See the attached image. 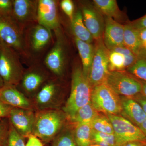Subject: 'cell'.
<instances>
[{"label": "cell", "instance_id": "6da1fadb", "mask_svg": "<svg viewBox=\"0 0 146 146\" xmlns=\"http://www.w3.org/2000/svg\"><path fill=\"white\" fill-rule=\"evenodd\" d=\"M24 36L31 64L42 62L53 43V31L36 23L24 29Z\"/></svg>", "mask_w": 146, "mask_h": 146}, {"label": "cell", "instance_id": "7a4b0ae2", "mask_svg": "<svg viewBox=\"0 0 146 146\" xmlns=\"http://www.w3.org/2000/svg\"><path fill=\"white\" fill-rule=\"evenodd\" d=\"M53 32V43L42 62L53 76L62 79L66 74L68 66V42L62 26Z\"/></svg>", "mask_w": 146, "mask_h": 146}, {"label": "cell", "instance_id": "3957f363", "mask_svg": "<svg viewBox=\"0 0 146 146\" xmlns=\"http://www.w3.org/2000/svg\"><path fill=\"white\" fill-rule=\"evenodd\" d=\"M71 91L63 111L70 119L80 108L91 102L92 87L79 65L74 66L72 73Z\"/></svg>", "mask_w": 146, "mask_h": 146}, {"label": "cell", "instance_id": "277c9868", "mask_svg": "<svg viewBox=\"0 0 146 146\" xmlns=\"http://www.w3.org/2000/svg\"><path fill=\"white\" fill-rule=\"evenodd\" d=\"M67 116L58 109L46 110L35 113L32 134L42 141L54 140L62 130Z\"/></svg>", "mask_w": 146, "mask_h": 146}, {"label": "cell", "instance_id": "5b68a950", "mask_svg": "<svg viewBox=\"0 0 146 146\" xmlns=\"http://www.w3.org/2000/svg\"><path fill=\"white\" fill-rule=\"evenodd\" d=\"M0 40L18 54L23 63L28 66L31 65L25 44L24 30L11 16H0Z\"/></svg>", "mask_w": 146, "mask_h": 146}, {"label": "cell", "instance_id": "8992f818", "mask_svg": "<svg viewBox=\"0 0 146 146\" xmlns=\"http://www.w3.org/2000/svg\"><path fill=\"white\" fill-rule=\"evenodd\" d=\"M20 56L10 47L0 42V76L4 85L17 86L21 80L25 69Z\"/></svg>", "mask_w": 146, "mask_h": 146}, {"label": "cell", "instance_id": "52a82bcc", "mask_svg": "<svg viewBox=\"0 0 146 146\" xmlns=\"http://www.w3.org/2000/svg\"><path fill=\"white\" fill-rule=\"evenodd\" d=\"M52 76L42 61L32 63L25 69L17 87L27 97L33 98Z\"/></svg>", "mask_w": 146, "mask_h": 146}, {"label": "cell", "instance_id": "ba28073f", "mask_svg": "<svg viewBox=\"0 0 146 146\" xmlns=\"http://www.w3.org/2000/svg\"><path fill=\"white\" fill-rule=\"evenodd\" d=\"M91 102L98 112L106 115H121L122 106L120 96L106 83L92 89Z\"/></svg>", "mask_w": 146, "mask_h": 146}, {"label": "cell", "instance_id": "9c48e42d", "mask_svg": "<svg viewBox=\"0 0 146 146\" xmlns=\"http://www.w3.org/2000/svg\"><path fill=\"white\" fill-rule=\"evenodd\" d=\"M61 80L52 76L33 98V105L38 111L58 109L64 89Z\"/></svg>", "mask_w": 146, "mask_h": 146}, {"label": "cell", "instance_id": "30bf717a", "mask_svg": "<svg viewBox=\"0 0 146 146\" xmlns=\"http://www.w3.org/2000/svg\"><path fill=\"white\" fill-rule=\"evenodd\" d=\"M106 83L120 96L133 98L142 92L140 80L127 71L110 72Z\"/></svg>", "mask_w": 146, "mask_h": 146}, {"label": "cell", "instance_id": "8fae6325", "mask_svg": "<svg viewBox=\"0 0 146 146\" xmlns=\"http://www.w3.org/2000/svg\"><path fill=\"white\" fill-rule=\"evenodd\" d=\"M112 123L117 146L127 143L139 142L146 144V137L140 128L130 121L119 115H107Z\"/></svg>", "mask_w": 146, "mask_h": 146}, {"label": "cell", "instance_id": "7c38bea8", "mask_svg": "<svg viewBox=\"0 0 146 146\" xmlns=\"http://www.w3.org/2000/svg\"><path fill=\"white\" fill-rule=\"evenodd\" d=\"M109 52V50L105 46L103 38L96 41L94 58L88 78L92 88L106 83L110 72Z\"/></svg>", "mask_w": 146, "mask_h": 146}, {"label": "cell", "instance_id": "4fadbf2b", "mask_svg": "<svg viewBox=\"0 0 146 146\" xmlns=\"http://www.w3.org/2000/svg\"><path fill=\"white\" fill-rule=\"evenodd\" d=\"M38 0H13L12 17L23 29L37 23Z\"/></svg>", "mask_w": 146, "mask_h": 146}, {"label": "cell", "instance_id": "5bb4252c", "mask_svg": "<svg viewBox=\"0 0 146 146\" xmlns=\"http://www.w3.org/2000/svg\"><path fill=\"white\" fill-rule=\"evenodd\" d=\"M58 5L56 0H38V23L52 31L61 26Z\"/></svg>", "mask_w": 146, "mask_h": 146}, {"label": "cell", "instance_id": "9a60e30c", "mask_svg": "<svg viewBox=\"0 0 146 146\" xmlns=\"http://www.w3.org/2000/svg\"><path fill=\"white\" fill-rule=\"evenodd\" d=\"M33 110L13 107L8 119L9 122L16 130L25 138L32 134L35 119Z\"/></svg>", "mask_w": 146, "mask_h": 146}, {"label": "cell", "instance_id": "2e32d148", "mask_svg": "<svg viewBox=\"0 0 146 146\" xmlns=\"http://www.w3.org/2000/svg\"><path fill=\"white\" fill-rule=\"evenodd\" d=\"M80 9L84 25L94 39H102L104 33L105 20L100 12L94 6L83 4Z\"/></svg>", "mask_w": 146, "mask_h": 146}, {"label": "cell", "instance_id": "e0dca14e", "mask_svg": "<svg viewBox=\"0 0 146 146\" xmlns=\"http://www.w3.org/2000/svg\"><path fill=\"white\" fill-rule=\"evenodd\" d=\"M124 25L112 18H106L103 40L108 49L111 50L117 47L124 46Z\"/></svg>", "mask_w": 146, "mask_h": 146}, {"label": "cell", "instance_id": "ac0fdd59", "mask_svg": "<svg viewBox=\"0 0 146 146\" xmlns=\"http://www.w3.org/2000/svg\"><path fill=\"white\" fill-rule=\"evenodd\" d=\"M0 100L13 107L33 110V103L13 85H4L0 89Z\"/></svg>", "mask_w": 146, "mask_h": 146}, {"label": "cell", "instance_id": "d6986e66", "mask_svg": "<svg viewBox=\"0 0 146 146\" xmlns=\"http://www.w3.org/2000/svg\"><path fill=\"white\" fill-rule=\"evenodd\" d=\"M123 117L139 127L146 119V115L141 106L133 98L120 96Z\"/></svg>", "mask_w": 146, "mask_h": 146}, {"label": "cell", "instance_id": "ffe728a7", "mask_svg": "<svg viewBox=\"0 0 146 146\" xmlns=\"http://www.w3.org/2000/svg\"><path fill=\"white\" fill-rule=\"evenodd\" d=\"M74 40L81 60L84 75L88 78L94 58L95 46L74 37Z\"/></svg>", "mask_w": 146, "mask_h": 146}, {"label": "cell", "instance_id": "44dd1931", "mask_svg": "<svg viewBox=\"0 0 146 146\" xmlns=\"http://www.w3.org/2000/svg\"><path fill=\"white\" fill-rule=\"evenodd\" d=\"M70 25L74 37L91 44L94 39L84 25L80 9L75 12L72 20L70 21Z\"/></svg>", "mask_w": 146, "mask_h": 146}, {"label": "cell", "instance_id": "7402d4cb", "mask_svg": "<svg viewBox=\"0 0 146 146\" xmlns=\"http://www.w3.org/2000/svg\"><path fill=\"white\" fill-rule=\"evenodd\" d=\"M124 46L137 55L143 48L139 31L130 22L124 25Z\"/></svg>", "mask_w": 146, "mask_h": 146}, {"label": "cell", "instance_id": "603a6c76", "mask_svg": "<svg viewBox=\"0 0 146 146\" xmlns=\"http://www.w3.org/2000/svg\"><path fill=\"white\" fill-rule=\"evenodd\" d=\"M92 130L91 123L76 124L73 134L77 146H90L92 145Z\"/></svg>", "mask_w": 146, "mask_h": 146}, {"label": "cell", "instance_id": "cb8c5ba5", "mask_svg": "<svg viewBox=\"0 0 146 146\" xmlns=\"http://www.w3.org/2000/svg\"><path fill=\"white\" fill-rule=\"evenodd\" d=\"M100 115L91 102L80 108L70 119L72 123H91Z\"/></svg>", "mask_w": 146, "mask_h": 146}, {"label": "cell", "instance_id": "d4e9b609", "mask_svg": "<svg viewBox=\"0 0 146 146\" xmlns=\"http://www.w3.org/2000/svg\"><path fill=\"white\" fill-rule=\"evenodd\" d=\"M94 6L107 18L119 19L121 12L115 0H94Z\"/></svg>", "mask_w": 146, "mask_h": 146}, {"label": "cell", "instance_id": "484cf974", "mask_svg": "<svg viewBox=\"0 0 146 146\" xmlns=\"http://www.w3.org/2000/svg\"><path fill=\"white\" fill-rule=\"evenodd\" d=\"M137 56L136 62L126 71L139 80L146 82V52L142 48Z\"/></svg>", "mask_w": 146, "mask_h": 146}, {"label": "cell", "instance_id": "4316f807", "mask_svg": "<svg viewBox=\"0 0 146 146\" xmlns=\"http://www.w3.org/2000/svg\"><path fill=\"white\" fill-rule=\"evenodd\" d=\"M125 57L123 54L115 51L109 50L108 70L109 72L126 71Z\"/></svg>", "mask_w": 146, "mask_h": 146}, {"label": "cell", "instance_id": "83f0119b", "mask_svg": "<svg viewBox=\"0 0 146 146\" xmlns=\"http://www.w3.org/2000/svg\"><path fill=\"white\" fill-rule=\"evenodd\" d=\"M94 130L102 133L114 134L112 123L107 116L99 115L91 123Z\"/></svg>", "mask_w": 146, "mask_h": 146}, {"label": "cell", "instance_id": "f1b7e54d", "mask_svg": "<svg viewBox=\"0 0 146 146\" xmlns=\"http://www.w3.org/2000/svg\"><path fill=\"white\" fill-rule=\"evenodd\" d=\"M53 146H77L76 143L73 130L68 128L62 129L54 139Z\"/></svg>", "mask_w": 146, "mask_h": 146}, {"label": "cell", "instance_id": "f546056e", "mask_svg": "<svg viewBox=\"0 0 146 146\" xmlns=\"http://www.w3.org/2000/svg\"><path fill=\"white\" fill-rule=\"evenodd\" d=\"M92 141V144H97L100 146H117L115 134L98 132L93 129Z\"/></svg>", "mask_w": 146, "mask_h": 146}, {"label": "cell", "instance_id": "4dcf8cb0", "mask_svg": "<svg viewBox=\"0 0 146 146\" xmlns=\"http://www.w3.org/2000/svg\"><path fill=\"white\" fill-rule=\"evenodd\" d=\"M3 146H25L24 137L18 133L10 123L8 133Z\"/></svg>", "mask_w": 146, "mask_h": 146}, {"label": "cell", "instance_id": "1f68e13d", "mask_svg": "<svg viewBox=\"0 0 146 146\" xmlns=\"http://www.w3.org/2000/svg\"><path fill=\"white\" fill-rule=\"evenodd\" d=\"M59 5L70 21L72 20L74 14L75 5L72 0H62L59 2Z\"/></svg>", "mask_w": 146, "mask_h": 146}, {"label": "cell", "instance_id": "d6a6232c", "mask_svg": "<svg viewBox=\"0 0 146 146\" xmlns=\"http://www.w3.org/2000/svg\"><path fill=\"white\" fill-rule=\"evenodd\" d=\"M13 0H0V16L12 15Z\"/></svg>", "mask_w": 146, "mask_h": 146}, {"label": "cell", "instance_id": "836d02e7", "mask_svg": "<svg viewBox=\"0 0 146 146\" xmlns=\"http://www.w3.org/2000/svg\"><path fill=\"white\" fill-rule=\"evenodd\" d=\"M8 118L3 119L0 121V146H3L9 127Z\"/></svg>", "mask_w": 146, "mask_h": 146}, {"label": "cell", "instance_id": "e575fe53", "mask_svg": "<svg viewBox=\"0 0 146 146\" xmlns=\"http://www.w3.org/2000/svg\"><path fill=\"white\" fill-rule=\"evenodd\" d=\"M13 107L5 104L0 100V119L8 118Z\"/></svg>", "mask_w": 146, "mask_h": 146}, {"label": "cell", "instance_id": "d590c367", "mask_svg": "<svg viewBox=\"0 0 146 146\" xmlns=\"http://www.w3.org/2000/svg\"><path fill=\"white\" fill-rule=\"evenodd\" d=\"M130 23L138 30L146 29V14L137 20L130 22Z\"/></svg>", "mask_w": 146, "mask_h": 146}, {"label": "cell", "instance_id": "8d00e7d4", "mask_svg": "<svg viewBox=\"0 0 146 146\" xmlns=\"http://www.w3.org/2000/svg\"><path fill=\"white\" fill-rule=\"evenodd\" d=\"M132 98L141 106L146 115V96L141 93Z\"/></svg>", "mask_w": 146, "mask_h": 146}, {"label": "cell", "instance_id": "74e56055", "mask_svg": "<svg viewBox=\"0 0 146 146\" xmlns=\"http://www.w3.org/2000/svg\"><path fill=\"white\" fill-rule=\"evenodd\" d=\"M25 146H43L42 142L39 138L32 135L28 137V140Z\"/></svg>", "mask_w": 146, "mask_h": 146}, {"label": "cell", "instance_id": "f35d334b", "mask_svg": "<svg viewBox=\"0 0 146 146\" xmlns=\"http://www.w3.org/2000/svg\"><path fill=\"white\" fill-rule=\"evenodd\" d=\"M139 31V36L142 44L146 42V29H142Z\"/></svg>", "mask_w": 146, "mask_h": 146}, {"label": "cell", "instance_id": "ab89813d", "mask_svg": "<svg viewBox=\"0 0 146 146\" xmlns=\"http://www.w3.org/2000/svg\"><path fill=\"white\" fill-rule=\"evenodd\" d=\"M146 145L143 143L139 142H131L127 143L123 146H143Z\"/></svg>", "mask_w": 146, "mask_h": 146}, {"label": "cell", "instance_id": "60d3db41", "mask_svg": "<svg viewBox=\"0 0 146 146\" xmlns=\"http://www.w3.org/2000/svg\"><path fill=\"white\" fill-rule=\"evenodd\" d=\"M138 127L141 129L145 136L146 137V119Z\"/></svg>", "mask_w": 146, "mask_h": 146}, {"label": "cell", "instance_id": "b9f144b4", "mask_svg": "<svg viewBox=\"0 0 146 146\" xmlns=\"http://www.w3.org/2000/svg\"><path fill=\"white\" fill-rule=\"evenodd\" d=\"M141 84H142V92L141 93L145 95L146 96V82H145L141 81Z\"/></svg>", "mask_w": 146, "mask_h": 146}, {"label": "cell", "instance_id": "7bdbcfd3", "mask_svg": "<svg viewBox=\"0 0 146 146\" xmlns=\"http://www.w3.org/2000/svg\"><path fill=\"white\" fill-rule=\"evenodd\" d=\"M4 86L3 82V80L1 78L0 76V89L3 86Z\"/></svg>", "mask_w": 146, "mask_h": 146}, {"label": "cell", "instance_id": "ee69618b", "mask_svg": "<svg viewBox=\"0 0 146 146\" xmlns=\"http://www.w3.org/2000/svg\"><path fill=\"white\" fill-rule=\"evenodd\" d=\"M142 47H143V49L146 52V42L143 43V44H142Z\"/></svg>", "mask_w": 146, "mask_h": 146}, {"label": "cell", "instance_id": "f6af8a7d", "mask_svg": "<svg viewBox=\"0 0 146 146\" xmlns=\"http://www.w3.org/2000/svg\"><path fill=\"white\" fill-rule=\"evenodd\" d=\"M90 146H100L99 145H97V144H92V145H91Z\"/></svg>", "mask_w": 146, "mask_h": 146}, {"label": "cell", "instance_id": "bcb514c9", "mask_svg": "<svg viewBox=\"0 0 146 146\" xmlns=\"http://www.w3.org/2000/svg\"><path fill=\"white\" fill-rule=\"evenodd\" d=\"M143 146H146V145H144Z\"/></svg>", "mask_w": 146, "mask_h": 146}, {"label": "cell", "instance_id": "7dc6e473", "mask_svg": "<svg viewBox=\"0 0 146 146\" xmlns=\"http://www.w3.org/2000/svg\"><path fill=\"white\" fill-rule=\"evenodd\" d=\"M1 119H0V121H1Z\"/></svg>", "mask_w": 146, "mask_h": 146}, {"label": "cell", "instance_id": "c3c4849f", "mask_svg": "<svg viewBox=\"0 0 146 146\" xmlns=\"http://www.w3.org/2000/svg\"><path fill=\"white\" fill-rule=\"evenodd\" d=\"M0 42H1V40H0Z\"/></svg>", "mask_w": 146, "mask_h": 146}]
</instances>
